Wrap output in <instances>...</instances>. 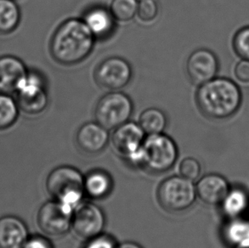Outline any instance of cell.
I'll use <instances>...</instances> for the list:
<instances>
[{
  "mask_svg": "<svg viewBox=\"0 0 249 248\" xmlns=\"http://www.w3.org/2000/svg\"><path fill=\"white\" fill-rule=\"evenodd\" d=\"M179 174L182 177L187 178L191 181H194L200 177L201 175V165L195 158H185L179 165Z\"/></svg>",
  "mask_w": 249,
  "mask_h": 248,
  "instance_id": "cell-26",
  "label": "cell"
},
{
  "mask_svg": "<svg viewBox=\"0 0 249 248\" xmlns=\"http://www.w3.org/2000/svg\"><path fill=\"white\" fill-rule=\"evenodd\" d=\"M118 248H142L139 244H136L135 242H124L120 246H118Z\"/></svg>",
  "mask_w": 249,
  "mask_h": 248,
  "instance_id": "cell-31",
  "label": "cell"
},
{
  "mask_svg": "<svg viewBox=\"0 0 249 248\" xmlns=\"http://www.w3.org/2000/svg\"><path fill=\"white\" fill-rule=\"evenodd\" d=\"M233 50L242 60L249 61V26L236 32L232 41Z\"/></svg>",
  "mask_w": 249,
  "mask_h": 248,
  "instance_id": "cell-25",
  "label": "cell"
},
{
  "mask_svg": "<svg viewBox=\"0 0 249 248\" xmlns=\"http://www.w3.org/2000/svg\"><path fill=\"white\" fill-rule=\"evenodd\" d=\"M159 15V6L155 0H139L137 16L145 22L155 20Z\"/></svg>",
  "mask_w": 249,
  "mask_h": 248,
  "instance_id": "cell-27",
  "label": "cell"
},
{
  "mask_svg": "<svg viewBox=\"0 0 249 248\" xmlns=\"http://www.w3.org/2000/svg\"><path fill=\"white\" fill-rule=\"evenodd\" d=\"M196 195L204 203L222 204L230 192L226 178L218 175H209L202 177L196 185Z\"/></svg>",
  "mask_w": 249,
  "mask_h": 248,
  "instance_id": "cell-15",
  "label": "cell"
},
{
  "mask_svg": "<svg viewBox=\"0 0 249 248\" xmlns=\"http://www.w3.org/2000/svg\"><path fill=\"white\" fill-rule=\"evenodd\" d=\"M27 67L23 61L13 55L0 57V93H17L21 81L27 76Z\"/></svg>",
  "mask_w": 249,
  "mask_h": 248,
  "instance_id": "cell-13",
  "label": "cell"
},
{
  "mask_svg": "<svg viewBox=\"0 0 249 248\" xmlns=\"http://www.w3.org/2000/svg\"><path fill=\"white\" fill-rule=\"evenodd\" d=\"M131 77L130 64L124 59L116 56L102 61L94 72L98 85L111 90H118L127 86Z\"/></svg>",
  "mask_w": 249,
  "mask_h": 248,
  "instance_id": "cell-10",
  "label": "cell"
},
{
  "mask_svg": "<svg viewBox=\"0 0 249 248\" xmlns=\"http://www.w3.org/2000/svg\"><path fill=\"white\" fill-rule=\"evenodd\" d=\"M95 37L80 19H68L54 32L51 41V53L63 65H74L89 55Z\"/></svg>",
  "mask_w": 249,
  "mask_h": 248,
  "instance_id": "cell-1",
  "label": "cell"
},
{
  "mask_svg": "<svg viewBox=\"0 0 249 248\" xmlns=\"http://www.w3.org/2000/svg\"><path fill=\"white\" fill-rule=\"evenodd\" d=\"M22 248H53L51 242L47 239L35 236L30 239H27Z\"/></svg>",
  "mask_w": 249,
  "mask_h": 248,
  "instance_id": "cell-30",
  "label": "cell"
},
{
  "mask_svg": "<svg viewBox=\"0 0 249 248\" xmlns=\"http://www.w3.org/2000/svg\"><path fill=\"white\" fill-rule=\"evenodd\" d=\"M83 20L95 38H104L114 30L116 19L110 9L98 6L88 10Z\"/></svg>",
  "mask_w": 249,
  "mask_h": 248,
  "instance_id": "cell-17",
  "label": "cell"
},
{
  "mask_svg": "<svg viewBox=\"0 0 249 248\" xmlns=\"http://www.w3.org/2000/svg\"><path fill=\"white\" fill-rule=\"evenodd\" d=\"M19 106L10 94L0 93V130L11 127L19 116Z\"/></svg>",
  "mask_w": 249,
  "mask_h": 248,
  "instance_id": "cell-21",
  "label": "cell"
},
{
  "mask_svg": "<svg viewBox=\"0 0 249 248\" xmlns=\"http://www.w3.org/2000/svg\"><path fill=\"white\" fill-rule=\"evenodd\" d=\"M234 75L242 83H249V61L242 60L236 64Z\"/></svg>",
  "mask_w": 249,
  "mask_h": 248,
  "instance_id": "cell-29",
  "label": "cell"
},
{
  "mask_svg": "<svg viewBox=\"0 0 249 248\" xmlns=\"http://www.w3.org/2000/svg\"><path fill=\"white\" fill-rule=\"evenodd\" d=\"M71 226L80 238L89 240L102 234L105 216L101 208L91 202H84L75 208Z\"/></svg>",
  "mask_w": 249,
  "mask_h": 248,
  "instance_id": "cell-11",
  "label": "cell"
},
{
  "mask_svg": "<svg viewBox=\"0 0 249 248\" xmlns=\"http://www.w3.org/2000/svg\"><path fill=\"white\" fill-rule=\"evenodd\" d=\"M112 180L107 173L94 170L84 178V192L94 199H101L110 194Z\"/></svg>",
  "mask_w": 249,
  "mask_h": 248,
  "instance_id": "cell-18",
  "label": "cell"
},
{
  "mask_svg": "<svg viewBox=\"0 0 249 248\" xmlns=\"http://www.w3.org/2000/svg\"><path fill=\"white\" fill-rule=\"evenodd\" d=\"M138 124L146 135L162 134L167 126V117L159 108H148L142 112Z\"/></svg>",
  "mask_w": 249,
  "mask_h": 248,
  "instance_id": "cell-20",
  "label": "cell"
},
{
  "mask_svg": "<svg viewBox=\"0 0 249 248\" xmlns=\"http://www.w3.org/2000/svg\"><path fill=\"white\" fill-rule=\"evenodd\" d=\"M134 105L127 94L112 91L99 100L95 106L96 122L107 129H115L129 120Z\"/></svg>",
  "mask_w": 249,
  "mask_h": 248,
  "instance_id": "cell-5",
  "label": "cell"
},
{
  "mask_svg": "<svg viewBox=\"0 0 249 248\" xmlns=\"http://www.w3.org/2000/svg\"><path fill=\"white\" fill-rule=\"evenodd\" d=\"M76 141L82 151L88 154H97L107 145L109 134L107 129L97 122H90L78 129Z\"/></svg>",
  "mask_w": 249,
  "mask_h": 248,
  "instance_id": "cell-14",
  "label": "cell"
},
{
  "mask_svg": "<svg viewBox=\"0 0 249 248\" xmlns=\"http://www.w3.org/2000/svg\"><path fill=\"white\" fill-rule=\"evenodd\" d=\"M225 235L228 242L233 245L238 246L249 241V223L235 220L227 225Z\"/></svg>",
  "mask_w": 249,
  "mask_h": 248,
  "instance_id": "cell-24",
  "label": "cell"
},
{
  "mask_svg": "<svg viewBox=\"0 0 249 248\" xmlns=\"http://www.w3.org/2000/svg\"><path fill=\"white\" fill-rule=\"evenodd\" d=\"M139 0H112L110 10L116 20L126 22L137 15Z\"/></svg>",
  "mask_w": 249,
  "mask_h": 248,
  "instance_id": "cell-23",
  "label": "cell"
},
{
  "mask_svg": "<svg viewBox=\"0 0 249 248\" xmlns=\"http://www.w3.org/2000/svg\"><path fill=\"white\" fill-rule=\"evenodd\" d=\"M73 212V209L59 201H49L37 213V225L48 235H64L71 228Z\"/></svg>",
  "mask_w": 249,
  "mask_h": 248,
  "instance_id": "cell-9",
  "label": "cell"
},
{
  "mask_svg": "<svg viewBox=\"0 0 249 248\" xmlns=\"http://www.w3.org/2000/svg\"><path fill=\"white\" fill-rule=\"evenodd\" d=\"M243 95L238 85L226 77H214L200 85L196 101L202 114L213 119H226L239 110Z\"/></svg>",
  "mask_w": 249,
  "mask_h": 248,
  "instance_id": "cell-2",
  "label": "cell"
},
{
  "mask_svg": "<svg viewBox=\"0 0 249 248\" xmlns=\"http://www.w3.org/2000/svg\"><path fill=\"white\" fill-rule=\"evenodd\" d=\"M142 164L151 171L162 173L174 166L178 158L175 141L166 134L147 135L142 145Z\"/></svg>",
  "mask_w": 249,
  "mask_h": 248,
  "instance_id": "cell-4",
  "label": "cell"
},
{
  "mask_svg": "<svg viewBox=\"0 0 249 248\" xmlns=\"http://www.w3.org/2000/svg\"><path fill=\"white\" fill-rule=\"evenodd\" d=\"M47 191L51 195L74 210L81 203L84 193V178L78 169L61 166L54 168L46 181Z\"/></svg>",
  "mask_w": 249,
  "mask_h": 248,
  "instance_id": "cell-3",
  "label": "cell"
},
{
  "mask_svg": "<svg viewBox=\"0 0 249 248\" xmlns=\"http://www.w3.org/2000/svg\"><path fill=\"white\" fill-rule=\"evenodd\" d=\"M249 206V197L242 190L230 191L222 202L223 210L231 218H236L245 212Z\"/></svg>",
  "mask_w": 249,
  "mask_h": 248,
  "instance_id": "cell-22",
  "label": "cell"
},
{
  "mask_svg": "<svg viewBox=\"0 0 249 248\" xmlns=\"http://www.w3.org/2000/svg\"><path fill=\"white\" fill-rule=\"evenodd\" d=\"M218 71V58L213 52L207 49H198L192 52L186 61L189 78L198 86L213 79Z\"/></svg>",
  "mask_w": 249,
  "mask_h": 248,
  "instance_id": "cell-12",
  "label": "cell"
},
{
  "mask_svg": "<svg viewBox=\"0 0 249 248\" xmlns=\"http://www.w3.org/2000/svg\"><path fill=\"white\" fill-rule=\"evenodd\" d=\"M157 196L163 209L168 212H181L193 205L196 197V190L191 180L182 176H173L159 185Z\"/></svg>",
  "mask_w": 249,
  "mask_h": 248,
  "instance_id": "cell-6",
  "label": "cell"
},
{
  "mask_svg": "<svg viewBox=\"0 0 249 248\" xmlns=\"http://www.w3.org/2000/svg\"><path fill=\"white\" fill-rule=\"evenodd\" d=\"M84 248H118V247L114 239L110 235L101 234L89 239Z\"/></svg>",
  "mask_w": 249,
  "mask_h": 248,
  "instance_id": "cell-28",
  "label": "cell"
},
{
  "mask_svg": "<svg viewBox=\"0 0 249 248\" xmlns=\"http://www.w3.org/2000/svg\"><path fill=\"white\" fill-rule=\"evenodd\" d=\"M236 248H249V241H247L240 245L236 246Z\"/></svg>",
  "mask_w": 249,
  "mask_h": 248,
  "instance_id": "cell-32",
  "label": "cell"
},
{
  "mask_svg": "<svg viewBox=\"0 0 249 248\" xmlns=\"http://www.w3.org/2000/svg\"><path fill=\"white\" fill-rule=\"evenodd\" d=\"M20 8L14 0H0V34H10L20 24Z\"/></svg>",
  "mask_w": 249,
  "mask_h": 248,
  "instance_id": "cell-19",
  "label": "cell"
},
{
  "mask_svg": "<svg viewBox=\"0 0 249 248\" xmlns=\"http://www.w3.org/2000/svg\"><path fill=\"white\" fill-rule=\"evenodd\" d=\"M145 139V132L140 124L128 121L115 128L111 143L118 154L131 162L142 164V145Z\"/></svg>",
  "mask_w": 249,
  "mask_h": 248,
  "instance_id": "cell-7",
  "label": "cell"
},
{
  "mask_svg": "<svg viewBox=\"0 0 249 248\" xmlns=\"http://www.w3.org/2000/svg\"><path fill=\"white\" fill-rule=\"evenodd\" d=\"M17 104L27 114H39L45 110L49 97L42 77L34 72H27L17 91Z\"/></svg>",
  "mask_w": 249,
  "mask_h": 248,
  "instance_id": "cell-8",
  "label": "cell"
},
{
  "mask_svg": "<svg viewBox=\"0 0 249 248\" xmlns=\"http://www.w3.org/2000/svg\"><path fill=\"white\" fill-rule=\"evenodd\" d=\"M27 239V226L20 218H0V248H22Z\"/></svg>",
  "mask_w": 249,
  "mask_h": 248,
  "instance_id": "cell-16",
  "label": "cell"
}]
</instances>
